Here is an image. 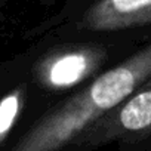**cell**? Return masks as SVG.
Returning a JSON list of instances; mask_svg holds the SVG:
<instances>
[{
    "mask_svg": "<svg viewBox=\"0 0 151 151\" xmlns=\"http://www.w3.org/2000/svg\"><path fill=\"white\" fill-rule=\"evenodd\" d=\"M127 49L126 42L107 37H85L52 45L36 56L30 67L28 83L39 92L67 96L135 50Z\"/></svg>",
    "mask_w": 151,
    "mask_h": 151,
    "instance_id": "2",
    "label": "cell"
},
{
    "mask_svg": "<svg viewBox=\"0 0 151 151\" xmlns=\"http://www.w3.org/2000/svg\"><path fill=\"white\" fill-rule=\"evenodd\" d=\"M151 79V42L47 107L8 151H70L98 120Z\"/></svg>",
    "mask_w": 151,
    "mask_h": 151,
    "instance_id": "1",
    "label": "cell"
},
{
    "mask_svg": "<svg viewBox=\"0 0 151 151\" xmlns=\"http://www.w3.org/2000/svg\"><path fill=\"white\" fill-rule=\"evenodd\" d=\"M43 2H47V3H52V2H53V0H43Z\"/></svg>",
    "mask_w": 151,
    "mask_h": 151,
    "instance_id": "6",
    "label": "cell"
},
{
    "mask_svg": "<svg viewBox=\"0 0 151 151\" xmlns=\"http://www.w3.org/2000/svg\"><path fill=\"white\" fill-rule=\"evenodd\" d=\"M151 25V0H91L64 28V37H107Z\"/></svg>",
    "mask_w": 151,
    "mask_h": 151,
    "instance_id": "4",
    "label": "cell"
},
{
    "mask_svg": "<svg viewBox=\"0 0 151 151\" xmlns=\"http://www.w3.org/2000/svg\"><path fill=\"white\" fill-rule=\"evenodd\" d=\"M111 144L122 151H142L151 144V79L89 127L70 151H93Z\"/></svg>",
    "mask_w": 151,
    "mask_h": 151,
    "instance_id": "3",
    "label": "cell"
},
{
    "mask_svg": "<svg viewBox=\"0 0 151 151\" xmlns=\"http://www.w3.org/2000/svg\"><path fill=\"white\" fill-rule=\"evenodd\" d=\"M28 82H22L11 89L0 104V142L6 144L17 120L19 119L28 96Z\"/></svg>",
    "mask_w": 151,
    "mask_h": 151,
    "instance_id": "5",
    "label": "cell"
}]
</instances>
